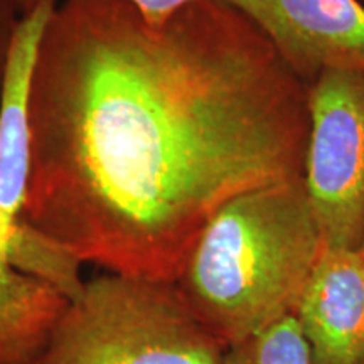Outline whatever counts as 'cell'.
Listing matches in <instances>:
<instances>
[{"instance_id": "obj_11", "label": "cell", "mask_w": 364, "mask_h": 364, "mask_svg": "<svg viewBox=\"0 0 364 364\" xmlns=\"http://www.w3.org/2000/svg\"><path fill=\"white\" fill-rule=\"evenodd\" d=\"M21 17V12L14 6L12 0H0V100H2L4 80H6L9 51Z\"/></svg>"}, {"instance_id": "obj_7", "label": "cell", "mask_w": 364, "mask_h": 364, "mask_svg": "<svg viewBox=\"0 0 364 364\" xmlns=\"http://www.w3.org/2000/svg\"><path fill=\"white\" fill-rule=\"evenodd\" d=\"M54 7L56 0H49L22 16L9 51L0 100V257L4 241L24 218L31 176V80Z\"/></svg>"}, {"instance_id": "obj_5", "label": "cell", "mask_w": 364, "mask_h": 364, "mask_svg": "<svg viewBox=\"0 0 364 364\" xmlns=\"http://www.w3.org/2000/svg\"><path fill=\"white\" fill-rule=\"evenodd\" d=\"M248 17L300 80L327 70L364 71L359 0H223Z\"/></svg>"}, {"instance_id": "obj_8", "label": "cell", "mask_w": 364, "mask_h": 364, "mask_svg": "<svg viewBox=\"0 0 364 364\" xmlns=\"http://www.w3.org/2000/svg\"><path fill=\"white\" fill-rule=\"evenodd\" d=\"M68 302L0 257V364H39Z\"/></svg>"}, {"instance_id": "obj_4", "label": "cell", "mask_w": 364, "mask_h": 364, "mask_svg": "<svg viewBox=\"0 0 364 364\" xmlns=\"http://www.w3.org/2000/svg\"><path fill=\"white\" fill-rule=\"evenodd\" d=\"M302 181L324 248L364 240V71L327 70L307 85Z\"/></svg>"}, {"instance_id": "obj_6", "label": "cell", "mask_w": 364, "mask_h": 364, "mask_svg": "<svg viewBox=\"0 0 364 364\" xmlns=\"http://www.w3.org/2000/svg\"><path fill=\"white\" fill-rule=\"evenodd\" d=\"M314 364H364V255L324 248L294 311Z\"/></svg>"}, {"instance_id": "obj_13", "label": "cell", "mask_w": 364, "mask_h": 364, "mask_svg": "<svg viewBox=\"0 0 364 364\" xmlns=\"http://www.w3.org/2000/svg\"><path fill=\"white\" fill-rule=\"evenodd\" d=\"M12 2L17 7V11L21 12V16H26V14L36 11L39 6H43L44 2H49V0H12Z\"/></svg>"}, {"instance_id": "obj_15", "label": "cell", "mask_w": 364, "mask_h": 364, "mask_svg": "<svg viewBox=\"0 0 364 364\" xmlns=\"http://www.w3.org/2000/svg\"><path fill=\"white\" fill-rule=\"evenodd\" d=\"M359 2H361V4H363V6H364V0H359Z\"/></svg>"}, {"instance_id": "obj_12", "label": "cell", "mask_w": 364, "mask_h": 364, "mask_svg": "<svg viewBox=\"0 0 364 364\" xmlns=\"http://www.w3.org/2000/svg\"><path fill=\"white\" fill-rule=\"evenodd\" d=\"M127 2H130L150 24L161 26L181 9L199 0H127Z\"/></svg>"}, {"instance_id": "obj_10", "label": "cell", "mask_w": 364, "mask_h": 364, "mask_svg": "<svg viewBox=\"0 0 364 364\" xmlns=\"http://www.w3.org/2000/svg\"><path fill=\"white\" fill-rule=\"evenodd\" d=\"M218 364H314V359L292 314L226 346Z\"/></svg>"}, {"instance_id": "obj_3", "label": "cell", "mask_w": 364, "mask_h": 364, "mask_svg": "<svg viewBox=\"0 0 364 364\" xmlns=\"http://www.w3.org/2000/svg\"><path fill=\"white\" fill-rule=\"evenodd\" d=\"M223 351L176 284L107 273L68 302L39 364H218Z\"/></svg>"}, {"instance_id": "obj_1", "label": "cell", "mask_w": 364, "mask_h": 364, "mask_svg": "<svg viewBox=\"0 0 364 364\" xmlns=\"http://www.w3.org/2000/svg\"><path fill=\"white\" fill-rule=\"evenodd\" d=\"M29 127L26 220L83 263L174 284L223 204L302 177L307 83L223 0L161 26L127 0H65Z\"/></svg>"}, {"instance_id": "obj_2", "label": "cell", "mask_w": 364, "mask_h": 364, "mask_svg": "<svg viewBox=\"0 0 364 364\" xmlns=\"http://www.w3.org/2000/svg\"><path fill=\"white\" fill-rule=\"evenodd\" d=\"M322 250L300 177L223 204L174 284L196 318L226 348L292 316Z\"/></svg>"}, {"instance_id": "obj_14", "label": "cell", "mask_w": 364, "mask_h": 364, "mask_svg": "<svg viewBox=\"0 0 364 364\" xmlns=\"http://www.w3.org/2000/svg\"><path fill=\"white\" fill-rule=\"evenodd\" d=\"M361 252H363V255H364V240H363V245H361Z\"/></svg>"}, {"instance_id": "obj_9", "label": "cell", "mask_w": 364, "mask_h": 364, "mask_svg": "<svg viewBox=\"0 0 364 364\" xmlns=\"http://www.w3.org/2000/svg\"><path fill=\"white\" fill-rule=\"evenodd\" d=\"M2 257L17 272L54 287L68 300L81 292L83 262L53 236L31 225L26 218L12 228L4 241Z\"/></svg>"}]
</instances>
